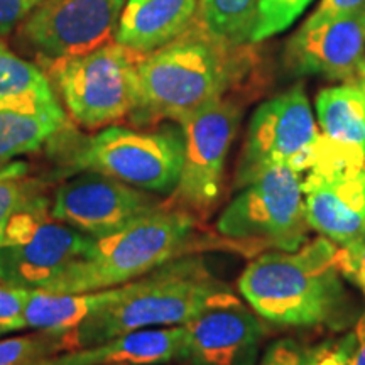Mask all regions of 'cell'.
Segmentation results:
<instances>
[{"mask_svg":"<svg viewBox=\"0 0 365 365\" xmlns=\"http://www.w3.org/2000/svg\"><path fill=\"white\" fill-rule=\"evenodd\" d=\"M336 262L341 276L360 289L365 298V240L336 247Z\"/></svg>","mask_w":365,"mask_h":365,"instance_id":"28","label":"cell"},{"mask_svg":"<svg viewBox=\"0 0 365 365\" xmlns=\"http://www.w3.org/2000/svg\"><path fill=\"white\" fill-rule=\"evenodd\" d=\"M365 6V0H322L314 9L313 17H328L339 16V14L352 12L355 9Z\"/></svg>","mask_w":365,"mask_h":365,"instance_id":"31","label":"cell"},{"mask_svg":"<svg viewBox=\"0 0 365 365\" xmlns=\"http://www.w3.org/2000/svg\"><path fill=\"white\" fill-rule=\"evenodd\" d=\"M27 173L22 161L0 168V249L22 244L51 218V198L44 193L43 181Z\"/></svg>","mask_w":365,"mask_h":365,"instance_id":"19","label":"cell"},{"mask_svg":"<svg viewBox=\"0 0 365 365\" xmlns=\"http://www.w3.org/2000/svg\"><path fill=\"white\" fill-rule=\"evenodd\" d=\"M259 0H200L198 22L213 38L242 48L252 44Z\"/></svg>","mask_w":365,"mask_h":365,"instance_id":"23","label":"cell"},{"mask_svg":"<svg viewBox=\"0 0 365 365\" xmlns=\"http://www.w3.org/2000/svg\"><path fill=\"white\" fill-rule=\"evenodd\" d=\"M70 122L0 108V168L51 144Z\"/></svg>","mask_w":365,"mask_h":365,"instance_id":"22","label":"cell"},{"mask_svg":"<svg viewBox=\"0 0 365 365\" xmlns=\"http://www.w3.org/2000/svg\"><path fill=\"white\" fill-rule=\"evenodd\" d=\"M235 299L232 287L210 269L202 254L182 255L127 282L122 298L90 314L70 333V350L143 328L185 325Z\"/></svg>","mask_w":365,"mask_h":365,"instance_id":"3","label":"cell"},{"mask_svg":"<svg viewBox=\"0 0 365 365\" xmlns=\"http://www.w3.org/2000/svg\"><path fill=\"white\" fill-rule=\"evenodd\" d=\"M182 345V325L143 328L102 344L61 352L41 365H168L180 360Z\"/></svg>","mask_w":365,"mask_h":365,"instance_id":"17","label":"cell"},{"mask_svg":"<svg viewBox=\"0 0 365 365\" xmlns=\"http://www.w3.org/2000/svg\"><path fill=\"white\" fill-rule=\"evenodd\" d=\"M362 80H364V81H365V73H364V75H362Z\"/></svg>","mask_w":365,"mask_h":365,"instance_id":"34","label":"cell"},{"mask_svg":"<svg viewBox=\"0 0 365 365\" xmlns=\"http://www.w3.org/2000/svg\"><path fill=\"white\" fill-rule=\"evenodd\" d=\"M344 279L336 245L319 235L293 252L276 250L255 257L237 287L255 314L274 325L341 330L354 319Z\"/></svg>","mask_w":365,"mask_h":365,"instance_id":"2","label":"cell"},{"mask_svg":"<svg viewBox=\"0 0 365 365\" xmlns=\"http://www.w3.org/2000/svg\"><path fill=\"white\" fill-rule=\"evenodd\" d=\"M309 227L336 247L365 240V168H312L303 178Z\"/></svg>","mask_w":365,"mask_h":365,"instance_id":"14","label":"cell"},{"mask_svg":"<svg viewBox=\"0 0 365 365\" xmlns=\"http://www.w3.org/2000/svg\"><path fill=\"white\" fill-rule=\"evenodd\" d=\"M166 202L149 191L93 171L76 173L61 182L51 198V217L81 234L103 239L124 230Z\"/></svg>","mask_w":365,"mask_h":365,"instance_id":"11","label":"cell"},{"mask_svg":"<svg viewBox=\"0 0 365 365\" xmlns=\"http://www.w3.org/2000/svg\"><path fill=\"white\" fill-rule=\"evenodd\" d=\"M252 68L249 46L223 43L196 21L173 43L137 59V98L129 122L135 127L180 124L242 88Z\"/></svg>","mask_w":365,"mask_h":365,"instance_id":"1","label":"cell"},{"mask_svg":"<svg viewBox=\"0 0 365 365\" xmlns=\"http://www.w3.org/2000/svg\"><path fill=\"white\" fill-rule=\"evenodd\" d=\"M313 0H259V16L252 44L284 33L312 6Z\"/></svg>","mask_w":365,"mask_h":365,"instance_id":"25","label":"cell"},{"mask_svg":"<svg viewBox=\"0 0 365 365\" xmlns=\"http://www.w3.org/2000/svg\"><path fill=\"white\" fill-rule=\"evenodd\" d=\"M314 108L322 137L313 168H365V81L323 88Z\"/></svg>","mask_w":365,"mask_h":365,"instance_id":"16","label":"cell"},{"mask_svg":"<svg viewBox=\"0 0 365 365\" xmlns=\"http://www.w3.org/2000/svg\"><path fill=\"white\" fill-rule=\"evenodd\" d=\"M355 345L349 365H365V313L355 325Z\"/></svg>","mask_w":365,"mask_h":365,"instance_id":"32","label":"cell"},{"mask_svg":"<svg viewBox=\"0 0 365 365\" xmlns=\"http://www.w3.org/2000/svg\"><path fill=\"white\" fill-rule=\"evenodd\" d=\"M49 145L66 175L100 173L154 195H173L185 159L182 130L171 122L153 130L107 125L88 137L68 127Z\"/></svg>","mask_w":365,"mask_h":365,"instance_id":"5","label":"cell"},{"mask_svg":"<svg viewBox=\"0 0 365 365\" xmlns=\"http://www.w3.org/2000/svg\"><path fill=\"white\" fill-rule=\"evenodd\" d=\"M303 173L271 168L240 188L215 223L223 239L293 252L312 230L304 210Z\"/></svg>","mask_w":365,"mask_h":365,"instance_id":"7","label":"cell"},{"mask_svg":"<svg viewBox=\"0 0 365 365\" xmlns=\"http://www.w3.org/2000/svg\"><path fill=\"white\" fill-rule=\"evenodd\" d=\"M6 335H9V331L6 330V328L0 327V339H2V336H6Z\"/></svg>","mask_w":365,"mask_h":365,"instance_id":"33","label":"cell"},{"mask_svg":"<svg viewBox=\"0 0 365 365\" xmlns=\"http://www.w3.org/2000/svg\"><path fill=\"white\" fill-rule=\"evenodd\" d=\"M70 350V333L34 331L0 340V365H41Z\"/></svg>","mask_w":365,"mask_h":365,"instance_id":"24","label":"cell"},{"mask_svg":"<svg viewBox=\"0 0 365 365\" xmlns=\"http://www.w3.org/2000/svg\"><path fill=\"white\" fill-rule=\"evenodd\" d=\"M198 9L200 0H125L113 41L145 56L191 29Z\"/></svg>","mask_w":365,"mask_h":365,"instance_id":"18","label":"cell"},{"mask_svg":"<svg viewBox=\"0 0 365 365\" xmlns=\"http://www.w3.org/2000/svg\"><path fill=\"white\" fill-rule=\"evenodd\" d=\"M127 284L88 293L51 294L31 291L26 303V327L34 331L71 333L83 319L125 294Z\"/></svg>","mask_w":365,"mask_h":365,"instance_id":"21","label":"cell"},{"mask_svg":"<svg viewBox=\"0 0 365 365\" xmlns=\"http://www.w3.org/2000/svg\"><path fill=\"white\" fill-rule=\"evenodd\" d=\"M181 365H257L266 336L261 317L240 299L215 307L185 323Z\"/></svg>","mask_w":365,"mask_h":365,"instance_id":"13","label":"cell"},{"mask_svg":"<svg viewBox=\"0 0 365 365\" xmlns=\"http://www.w3.org/2000/svg\"><path fill=\"white\" fill-rule=\"evenodd\" d=\"M41 0H0V38L11 34Z\"/></svg>","mask_w":365,"mask_h":365,"instance_id":"30","label":"cell"},{"mask_svg":"<svg viewBox=\"0 0 365 365\" xmlns=\"http://www.w3.org/2000/svg\"><path fill=\"white\" fill-rule=\"evenodd\" d=\"M355 345V331L346 333L344 339L323 344L313 349L309 365H349Z\"/></svg>","mask_w":365,"mask_h":365,"instance_id":"29","label":"cell"},{"mask_svg":"<svg viewBox=\"0 0 365 365\" xmlns=\"http://www.w3.org/2000/svg\"><path fill=\"white\" fill-rule=\"evenodd\" d=\"M242 113L240 100L228 95L180 122L185 159L180 181L166 205L185 210L196 218L208 215L222 195L225 163Z\"/></svg>","mask_w":365,"mask_h":365,"instance_id":"9","label":"cell"},{"mask_svg":"<svg viewBox=\"0 0 365 365\" xmlns=\"http://www.w3.org/2000/svg\"><path fill=\"white\" fill-rule=\"evenodd\" d=\"M319 129L303 85H294L255 108L237 164L235 188L271 168L307 173L313 168Z\"/></svg>","mask_w":365,"mask_h":365,"instance_id":"8","label":"cell"},{"mask_svg":"<svg viewBox=\"0 0 365 365\" xmlns=\"http://www.w3.org/2000/svg\"><path fill=\"white\" fill-rule=\"evenodd\" d=\"M203 249L205 242L196 239V217L164 205L117 234L95 239L83 257L39 291L68 294L110 289Z\"/></svg>","mask_w":365,"mask_h":365,"instance_id":"4","label":"cell"},{"mask_svg":"<svg viewBox=\"0 0 365 365\" xmlns=\"http://www.w3.org/2000/svg\"><path fill=\"white\" fill-rule=\"evenodd\" d=\"M31 291L0 282V327L9 333L26 330L24 309Z\"/></svg>","mask_w":365,"mask_h":365,"instance_id":"26","label":"cell"},{"mask_svg":"<svg viewBox=\"0 0 365 365\" xmlns=\"http://www.w3.org/2000/svg\"><path fill=\"white\" fill-rule=\"evenodd\" d=\"M137 59L135 53L113 41L46 68L68 117L76 125L95 130L129 118L134 110Z\"/></svg>","mask_w":365,"mask_h":365,"instance_id":"6","label":"cell"},{"mask_svg":"<svg viewBox=\"0 0 365 365\" xmlns=\"http://www.w3.org/2000/svg\"><path fill=\"white\" fill-rule=\"evenodd\" d=\"M65 223L48 218L26 242L0 249V282L39 291L59 272L78 261L93 244Z\"/></svg>","mask_w":365,"mask_h":365,"instance_id":"15","label":"cell"},{"mask_svg":"<svg viewBox=\"0 0 365 365\" xmlns=\"http://www.w3.org/2000/svg\"><path fill=\"white\" fill-rule=\"evenodd\" d=\"M284 63L298 76L359 81L365 73V6L339 16H309L287 41Z\"/></svg>","mask_w":365,"mask_h":365,"instance_id":"12","label":"cell"},{"mask_svg":"<svg viewBox=\"0 0 365 365\" xmlns=\"http://www.w3.org/2000/svg\"><path fill=\"white\" fill-rule=\"evenodd\" d=\"M125 0H41L17 27V41L44 66L110 43Z\"/></svg>","mask_w":365,"mask_h":365,"instance_id":"10","label":"cell"},{"mask_svg":"<svg viewBox=\"0 0 365 365\" xmlns=\"http://www.w3.org/2000/svg\"><path fill=\"white\" fill-rule=\"evenodd\" d=\"M0 108L68 122L53 81L43 68L0 41Z\"/></svg>","mask_w":365,"mask_h":365,"instance_id":"20","label":"cell"},{"mask_svg":"<svg viewBox=\"0 0 365 365\" xmlns=\"http://www.w3.org/2000/svg\"><path fill=\"white\" fill-rule=\"evenodd\" d=\"M312 357L313 349L294 339H281L267 346L259 365H309Z\"/></svg>","mask_w":365,"mask_h":365,"instance_id":"27","label":"cell"}]
</instances>
